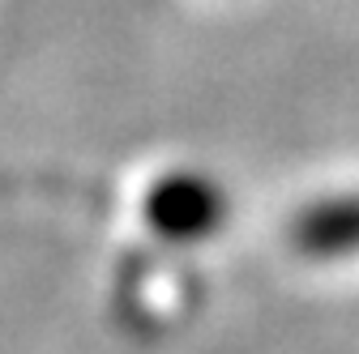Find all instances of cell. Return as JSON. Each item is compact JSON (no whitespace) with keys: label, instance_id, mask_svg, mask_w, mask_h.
<instances>
[{"label":"cell","instance_id":"1","mask_svg":"<svg viewBox=\"0 0 359 354\" xmlns=\"http://www.w3.org/2000/svg\"><path fill=\"white\" fill-rule=\"evenodd\" d=\"M299 243L308 252L359 248V201H330L321 209H312L299 227Z\"/></svg>","mask_w":359,"mask_h":354},{"label":"cell","instance_id":"2","mask_svg":"<svg viewBox=\"0 0 359 354\" xmlns=\"http://www.w3.org/2000/svg\"><path fill=\"white\" fill-rule=\"evenodd\" d=\"M154 227H167L175 235H205L214 227V197L197 184H175L158 197Z\"/></svg>","mask_w":359,"mask_h":354}]
</instances>
